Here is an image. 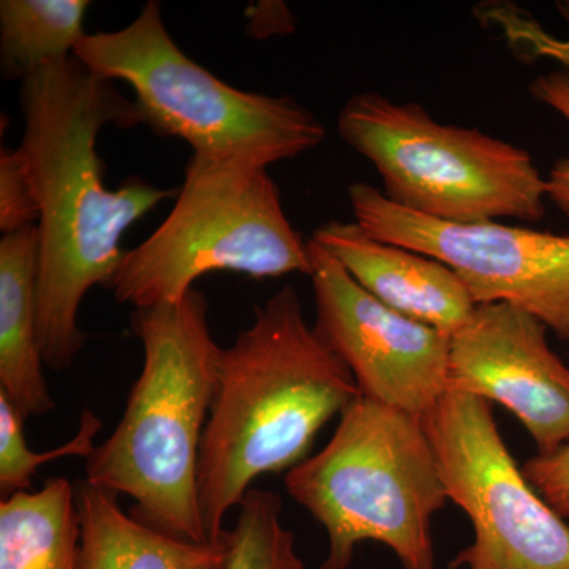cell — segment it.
Returning a JSON list of instances; mask_svg holds the SVG:
<instances>
[{
	"instance_id": "cell-1",
	"label": "cell",
	"mask_w": 569,
	"mask_h": 569,
	"mask_svg": "<svg viewBox=\"0 0 569 569\" xmlns=\"http://www.w3.org/2000/svg\"><path fill=\"white\" fill-rule=\"evenodd\" d=\"M28 159L39 198V332L44 366L69 370L86 343L78 326L82 299L110 288L130 227L179 189L130 176L111 190L97 141L104 127L140 126L133 100L116 82L93 73L74 56L47 63L21 82Z\"/></svg>"
},
{
	"instance_id": "cell-2",
	"label": "cell",
	"mask_w": 569,
	"mask_h": 569,
	"mask_svg": "<svg viewBox=\"0 0 569 569\" xmlns=\"http://www.w3.org/2000/svg\"><path fill=\"white\" fill-rule=\"evenodd\" d=\"M359 397L353 373L307 323L293 287L257 307L217 365L198 470L209 541L227 537L224 518L253 481L299 466L318 432Z\"/></svg>"
},
{
	"instance_id": "cell-3",
	"label": "cell",
	"mask_w": 569,
	"mask_h": 569,
	"mask_svg": "<svg viewBox=\"0 0 569 569\" xmlns=\"http://www.w3.org/2000/svg\"><path fill=\"white\" fill-rule=\"evenodd\" d=\"M208 312L197 288L174 305L133 309L141 373L118 427L86 460V481L133 498L134 519L193 542H211L198 470L222 348Z\"/></svg>"
},
{
	"instance_id": "cell-4",
	"label": "cell",
	"mask_w": 569,
	"mask_h": 569,
	"mask_svg": "<svg viewBox=\"0 0 569 569\" xmlns=\"http://www.w3.org/2000/svg\"><path fill=\"white\" fill-rule=\"evenodd\" d=\"M284 488L328 533L320 569L350 568L366 541L387 546L403 569H437L432 518L449 498L422 419L361 396Z\"/></svg>"
},
{
	"instance_id": "cell-5",
	"label": "cell",
	"mask_w": 569,
	"mask_h": 569,
	"mask_svg": "<svg viewBox=\"0 0 569 569\" xmlns=\"http://www.w3.org/2000/svg\"><path fill=\"white\" fill-rule=\"evenodd\" d=\"M74 58L130 86L140 123L186 141L200 159L269 168L326 140L323 122L293 97L241 91L194 62L168 32L157 0L119 31L88 33Z\"/></svg>"
},
{
	"instance_id": "cell-6",
	"label": "cell",
	"mask_w": 569,
	"mask_h": 569,
	"mask_svg": "<svg viewBox=\"0 0 569 569\" xmlns=\"http://www.w3.org/2000/svg\"><path fill=\"white\" fill-rule=\"evenodd\" d=\"M268 170L190 157L173 209L127 250L110 287L116 301L133 309L174 305L213 272L309 276V239L288 220Z\"/></svg>"
},
{
	"instance_id": "cell-7",
	"label": "cell",
	"mask_w": 569,
	"mask_h": 569,
	"mask_svg": "<svg viewBox=\"0 0 569 569\" xmlns=\"http://www.w3.org/2000/svg\"><path fill=\"white\" fill-rule=\"evenodd\" d=\"M340 137L377 168L392 204L448 223L539 222L546 179L526 149L478 129L437 122L418 103L356 93Z\"/></svg>"
},
{
	"instance_id": "cell-8",
	"label": "cell",
	"mask_w": 569,
	"mask_h": 569,
	"mask_svg": "<svg viewBox=\"0 0 569 569\" xmlns=\"http://www.w3.org/2000/svg\"><path fill=\"white\" fill-rule=\"evenodd\" d=\"M448 498L473 542L452 569H569V526L523 477L481 397L447 391L422 418Z\"/></svg>"
},
{
	"instance_id": "cell-9",
	"label": "cell",
	"mask_w": 569,
	"mask_h": 569,
	"mask_svg": "<svg viewBox=\"0 0 569 569\" xmlns=\"http://www.w3.org/2000/svg\"><path fill=\"white\" fill-rule=\"evenodd\" d=\"M355 222L378 241L436 258L478 305L519 307L569 342V236L498 222L448 223L392 204L377 187L348 189Z\"/></svg>"
},
{
	"instance_id": "cell-10",
	"label": "cell",
	"mask_w": 569,
	"mask_h": 569,
	"mask_svg": "<svg viewBox=\"0 0 569 569\" xmlns=\"http://www.w3.org/2000/svg\"><path fill=\"white\" fill-rule=\"evenodd\" d=\"M309 257L316 329L361 396L425 418L448 391L451 336L381 305L312 238Z\"/></svg>"
},
{
	"instance_id": "cell-11",
	"label": "cell",
	"mask_w": 569,
	"mask_h": 569,
	"mask_svg": "<svg viewBox=\"0 0 569 569\" xmlns=\"http://www.w3.org/2000/svg\"><path fill=\"white\" fill-rule=\"evenodd\" d=\"M548 326L519 307L478 305L449 339L448 391L507 407L549 455L569 443V366Z\"/></svg>"
},
{
	"instance_id": "cell-12",
	"label": "cell",
	"mask_w": 569,
	"mask_h": 569,
	"mask_svg": "<svg viewBox=\"0 0 569 569\" xmlns=\"http://www.w3.org/2000/svg\"><path fill=\"white\" fill-rule=\"evenodd\" d=\"M312 239L381 305L445 335L462 328L477 307L466 283L447 264L378 241L356 222L331 220Z\"/></svg>"
},
{
	"instance_id": "cell-13",
	"label": "cell",
	"mask_w": 569,
	"mask_h": 569,
	"mask_svg": "<svg viewBox=\"0 0 569 569\" xmlns=\"http://www.w3.org/2000/svg\"><path fill=\"white\" fill-rule=\"evenodd\" d=\"M39 228L0 239V392L22 418L54 410L39 332Z\"/></svg>"
},
{
	"instance_id": "cell-14",
	"label": "cell",
	"mask_w": 569,
	"mask_h": 569,
	"mask_svg": "<svg viewBox=\"0 0 569 569\" xmlns=\"http://www.w3.org/2000/svg\"><path fill=\"white\" fill-rule=\"evenodd\" d=\"M118 493L77 485L80 569H224L230 530L219 542H193L127 515Z\"/></svg>"
},
{
	"instance_id": "cell-15",
	"label": "cell",
	"mask_w": 569,
	"mask_h": 569,
	"mask_svg": "<svg viewBox=\"0 0 569 569\" xmlns=\"http://www.w3.org/2000/svg\"><path fill=\"white\" fill-rule=\"evenodd\" d=\"M77 488L67 478L0 501V569H80Z\"/></svg>"
},
{
	"instance_id": "cell-16",
	"label": "cell",
	"mask_w": 569,
	"mask_h": 569,
	"mask_svg": "<svg viewBox=\"0 0 569 569\" xmlns=\"http://www.w3.org/2000/svg\"><path fill=\"white\" fill-rule=\"evenodd\" d=\"M88 0H2L0 70L6 80L31 77L47 63L74 56L84 32Z\"/></svg>"
},
{
	"instance_id": "cell-17",
	"label": "cell",
	"mask_w": 569,
	"mask_h": 569,
	"mask_svg": "<svg viewBox=\"0 0 569 569\" xmlns=\"http://www.w3.org/2000/svg\"><path fill=\"white\" fill-rule=\"evenodd\" d=\"M282 498L250 489L239 505L224 569H306L296 538L282 522Z\"/></svg>"
},
{
	"instance_id": "cell-18",
	"label": "cell",
	"mask_w": 569,
	"mask_h": 569,
	"mask_svg": "<svg viewBox=\"0 0 569 569\" xmlns=\"http://www.w3.org/2000/svg\"><path fill=\"white\" fill-rule=\"evenodd\" d=\"M102 427V419L89 408H84L80 415L77 433L69 441L50 451H32L24 436V418L18 413L9 397L0 392V493L2 498L31 490L37 471L51 460L91 458L97 448L96 438Z\"/></svg>"
},
{
	"instance_id": "cell-19",
	"label": "cell",
	"mask_w": 569,
	"mask_h": 569,
	"mask_svg": "<svg viewBox=\"0 0 569 569\" xmlns=\"http://www.w3.org/2000/svg\"><path fill=\"white\" fill-rule=\"evenodd\" d=\"M40 208L36 183L24 152L0 151V231L2 236L39 223Z\"/></svg>"
},
{
	"instance_id": "cell-20",
	"label": "cell",
	"mask_w": 569,
	"mask_h": 569,
	"mask_svg": "<svg viewBox=\"0 0 569 569\" xmlns=\"http://www.w3.org/2000/svg\"><path fill=\"white\" fill-rule=\"evenodd\" d=\"M530 93L559 112L561 118L569 123V71L557 70L542 74L530 84ZM548 198L561 212L569 213V157L553 164L546 179Z\"/></svg>"
},
{
	"instance_id": "cell-21",
	"label": "cell",
	"mask_w": 569,
	"mask_h": 569,
	"mask_svg": "<svg viewBox=\"0 0 569 569\" xmlns=\"http://www.w3.org/2000/svg\"><path fill=\"white\" fill-rule=\"evenodd\" d=\"M520 468L549 507L569 519V443L549 455L533 456Z\"/></svg>"
},
{
	"instance_id": "cell-22",
	"label": "cell",
	"mask_w": 569,
	"mask_h": 569,
	"mask_svg": "<svg viewBox=\"0 0 569 569\" xmlns=\"http://www.w3.org/2000/svg\"><path fill=\"white\" fill-rule=\"evenodd\" d=\"M246 13L249 17L247 33L254 39H266V37L287 33L293 29L291 28L293 17L280 2H260L257 7L247 9Z\"/></svg>"
},
{
	"instance_id": "cell-23",
	"label": "cell",
	"mask_w": 569,
	"mask_h": 569,
	"mask_svg": "<svg viewBox=\"0 0 569 569\" xmlns=\"http://www.w3.org/2000/svg\"><path fill=\"white\" fill-rule=\"evenodd\" d=\"M565 17L569 20V10H565ZM519 28L515 29L516 37H518L519 41H526V43H530L529 47L533 48L538 54L546 56V58L553 59V61L560 62L561 66L567 67L569 69V39L560 40L556 39V37H550L549 33L541 31V29L530 28L527 24V21H519Z\"/></svg>"
}]
</instances>
